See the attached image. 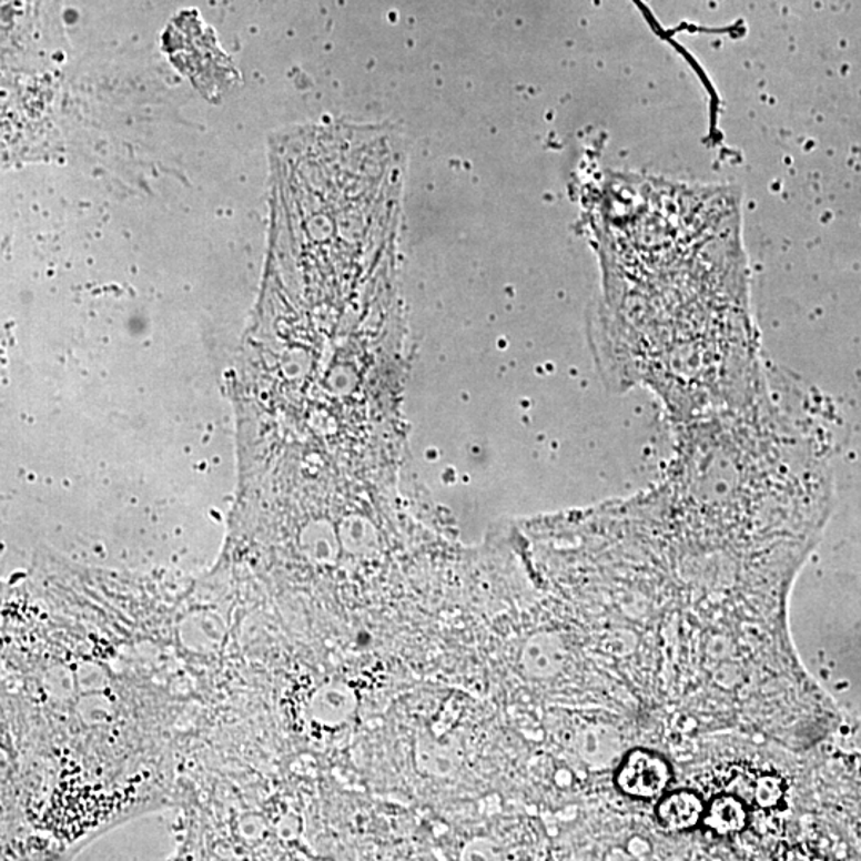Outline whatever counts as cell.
<instances>
[{"instance_id":"obj_4","label":"cell","mask_w":861,"mask_h":861,"mask_svg":"<svg viewBox=\"0 0 861 861\" xmlns=\"http://www.w3.org/2000/svg\"><path fill=\"white\" fill-rule=\"evenodd\" d=\"M757 797L762 806L776 804L779 798L782 797L779 779H776V777H764L760 782V787H758Z\"/></svg>"},{"instance_id":"obj_3","label":"cell","mask_w":861,"mask_h":861,"mask_svg":"<svg viewBox=\"0 0 861 861\" xmlns=\"http://www.w3.org/2000/svg\"><path fill=\"white\" fill-rule=\"evenodd\" d=\"M707 827L718 834H732L747 824V809L735 797H720L711 802L706 817Z\"/></svg>"},{"instance_id":"obj_2","label":"cell","mask_w":861,"mask_h":861,"mask_svg":"<svg viewBox=\"0 0 861 861\" xmlns=\"http://www.w3.org/2000/svg\"><path fill=\"white\" fill-rule=\"evenodd\" d=\"M703 804L691 791H678L660 802L658 808L659 822L667 830L683 831L696 827L702 817Z\"/></svg>"},{"instance_id":"obj_1","label":"cell","mask_w":861,"mask_h":861,"mask_svg":"<svg viewBox=\"0 0 861 861\" xmlns=\"http://www.w3.org/2000/svg\"><path fill=\"white\" fill-rule=\"evenodd\" d=\"M670 780V769L658 754L637 750L627 757L618 772V787L635 798H656Z\"/></svg>"}]
</instances>
